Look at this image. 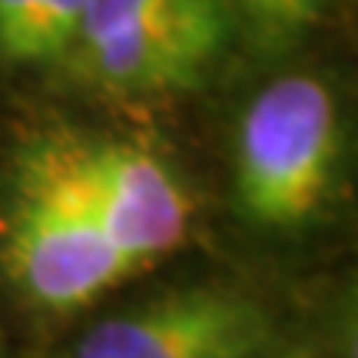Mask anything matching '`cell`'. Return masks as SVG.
<instances>
[{
	"label": "cell",
	"mask_w": 358,
	"mask_h": 358,
	"mask_svg": "<svg viewBox=\"0 0 358 358\" xmlns=\"http://www.w3.org/2000/svg\"><path fill=\"white\" fill-rule=\"evenodd\" d=\"M0 266L30 306L50 315L93 306L140 272L106 236L66 159L60 129L27 140L13 156Z\"/></svg>",
	"instance_id": "cell-1"
},
{
	"label": "cell",
	"mask_w": 358,
	"mask_h": 358,
	"mask_svg": "<svg viewBox=\"0 0 358 358\" xmlns=\"http://www.w3.org/2000/svg\"><path fill=\"white\" fill-rule=\"evenodd\" d=\"M342 153L345 123L335 90L315 73L272 80L236 129V209L259 229H302L332 203Z\"/></svg>",
	"instance_id": "cell-2"
},
{
	"label": "cell",
	"mask_w": 358,
	"mask_h": 358,
	"mask_svg": "<svg viewBox=\"0 0 358 358\" xmlns=\"http://www.w3.org/2000/svg\"><path fill=\"white\" fill-rule=\"evenodd\" d=\"M222 0H90L60 64L113 96H166L199 87L229 40Z\"/></svg>",
	"instance_id": "cell-3"
},
{
	"label": "cell",
	"mask_w": 358,
	"mask_h": 358,
	"mask_svg": "<svg viewBox=\"0 0 358 358\" xmlns=\"http://www.w3.org/2000/svg\"><path fill=\"white\" fill-rule=\"evenodd\" d=\"M279 325L232 285H179L90 325L70 358H272Z\"/></svg>",
	"instance_id": "cell-4"
},
{
	"label": "cell",
	"mask_w": 358,
	"mask_h": 358,
	"mask_svg": "<svg viewBox=\"0 0 358 358\" xmlns=\"http://www.w3.org/2000/svg\"><path fill=\"white\" fill-rule=\"evenodd\" d=\"M60 140L106 236L140 272L189 243L196 206L163 153L140 140L80 129H60Z\"/></svg>",
	"instance_id": "cell-5"
},
{
	"label": "cell",
	"mask_w": 358,
	"mask_h": 358,
	"mask_svg": "<svg viewBox=\"0 0 358 358\" xmlns=\"http://www.w3.org/2000/svg\"><path fill=\"white\" fill-rule=\"evenodd\" d=\"M90 0H0V60H64L80 34Z\"/></svg>",
	"instance_id": "cell-6"
},
{
	"label": "cell",
	"mask_w": 358,
	"mask_h": 358,
	"mask_svg": "<svg viewBox=\"0 0 358 358\" xmlns=\"http://www.w3.org/2000/svg\"><path fill=\"white\" fill-rule=\"evenodd\" d=\"M229 17L243 20L249 43L262 57H282L312 34L342 0H222Z\"/></svg>",
	"instance_id": "cell-7"
},
{
	"label": "cell",
	"mask_w": 358,
	"mask_h": 358,
	"mask_svg": "<svg viewBox=\"0 0 358 358\" xmlns=\"http://www.w3.org/2000/svg\"><path fill=\"white\" fill-rule=\"evenodd\" d=\"M272 358H292V355H279V352H275V355H272Z\"/></svg>",
	"instance_id": "cell-8"
}]
</instances>
